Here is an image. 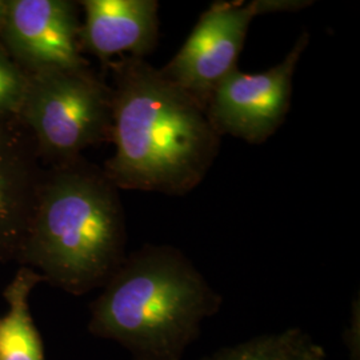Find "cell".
I'll return each instance as SVG.
<instances>
[{
    "mask_svg": "<svg viewBox=\"0 0 360 360\" xmlns=\"http://www.w3.org/2000/svg\"><path fill=\"white\" fill-rule=\"evenodd\" d=\"M221 296L180 250L146 245L108 279L94 306V330L138 360H180Z\"/></svg>",
    "mask_w": 360,
    "mask_h": 360,
    "instance_id": "3",
    "label": "cell"
},
{
    "mask_svg": "<svg viewBox=\"0 0 360 360\" xmlns=\"http://www.w3.org/2000/svg\"><path fill=\"white\" fill-rule=\"evenodd\" d=\"M37 143L19 116L0 120V250H22L44 175Z\"/></svg>",
    "mask_w": 360,
    "mask_h": 360,
    "instance_id": "8",
    "label": "cell"
},
{
    "mask_svg": "<svg viewBox=\"0 0 360 360\" xmlns=\"http://www.w3.org/2000/svg\"><path fill=\"white\" fill-rule=\"evenodd\" d=\"M321 343L302 328L259 335L231 347L215 351L202 360H326Z\"/></svg>",
    "mask_w": 360,
    "mask_h": 360,
    "instance_id": "11",
    "label": "cell"
},
{
    "mask_svg": "<svg viewBox=\"0 0 360 360\" xmlns=\"http://www.w3.org/2000/svg\"><path fill=\"white\" fill-rule=\"evenodd\" d=\"M311 0L214 1L160 71L205 107L219 83L238 68L248 28L263 13L299 11Z\"/></svg>",
    "mask_w": 360,
    "mask_h": 360,
    "instance_id": "5",
    "label": "cell"
},
{
    "mask_svg": "<svg viewBox=\"0 0 360 360\" xmlns=\"http://www.w3.org/2000/svg\"><path fill=\"white\" fill-rule=\"evenodd\" d=\"M126 221L119 190L83 158L50 166L39 187L20 251L53 282L90 290L124 262Z\"/></svg>",
    "mask_w": 360,
    "mask_h": 360,
    "instance_id": "2",
    "label": "cell"
},
{
    "mask_svg": "<svg viewBox=\"0 0 360 360\" xmlns=\"http://www.w3.org/2000/svg\"><path fill=\"white\" fill-rule=\"evenodd\" d=\"M40 276L31 271H19L6 291L8 314L0 321V360H43L38 334L28 315L27 297Z\"/></svg>",
    "mask_w": 360,
    "mask_h": 360,
    "instance_id": "10",
    "label": "cell"
},
{
    "mask_svg": "<svg viewBox=\"0 0 360 360\" xmlns=\"http://www.w3.org/2000/svg\"><path fill=\"white\" fill-rule=\"evenodd\" d=\"M26 72L0 43V120L18 116L26 92Z\"/></svg>",
    "mask_w": 360,
    "mask_h": 360,
    "instance_id": "12",
    "label": "cell"
},
{
    "mask_svg": "<svg viewBox=\"0 0 360 360\" xmlns=\"http://www.w3.org/2000/svg\"><path fill=\"white\" fill-rule=\"evenodd\" d=\"M18 116L43 162L68 163L90 147L111 142V86L90 67L28 74Z\"/></svg>",
    "mask_w": 360,
    "mask_h": 360,
    "instance_id": "4",
    "label": "cell"
},
{
    "mask_svg": "<svg viewBox=\"0 0 360 360\" xmlns=\"http://www.w3.org/2000/svg\"><path fill=\"white\" fill-rule=\"evenodd\" d=\"M77 8L79 3L71 0H7L0 43L27 75L87 68Z\"/></svg>",
    "mask_w": 360,
    "mask_h": 360,
    "instance_id": "7",
    "label": "cell"
},
{
    "mask_svg": "<svg viewBox=\"0 0 360 360\" xmlns=\"http://www.w3.org/2000/svg\"><path fill=\"white\" fill-rule=\"evenodd\" d=\"M114 83L107 178L120 190L183 196L206 178L221 136L206 107L144 59L110 62Z\"/></svg>",
    "mask_w": 360,
    "mask_h": 360,
    "instance_id": "1",
    "label": "cell"
},
{
    "mask_svg": "<svg viewBox=\"0 0 360 360\" xmlns=\"http://www.w3.org/2000/svg\"><path fill=\"white\" fill-rule=\"evenodd\" d=\"M309 43V32H303L279 65L259 74L236 68L219 83L206 110L220 136L263 144L281 129L291 107L296 67Z\"/></svg>",
    "mask_w": 360,
    "mask_h": 360,
    "instance_id": "6",
    "label": "cell"
},
{
    "mask_svg": "<svg viewBox=\"0 0 360 360\" xmlns=\"http://www.w3.org/2000/svg\"><path fill=\"white\" fill-rule=\"evenodd\" d=\"M84 23L80 49L104 65L115 55L144 59L159 40V1L156 0H82Z\"/></svg>",
    "mask_w": 360,
    "mask_h": 360,
    "instance_id": "9",
    "label": "cell"
},
{
    "mask_svg": "<svg viewBox=\"0 0 360 360\" xmlns=\"http://www.w3.org/2000/svg\"><path fill=\"white\" fill-rule=\"evenodd\" d=\"M6 11H7V0H0V28H1V25H3Z\"/></svg>",
    "mask_w": 360,
    "mask_h": 360,
    "instance_id": "13",
    "label": "cell"
}]
</instances>
